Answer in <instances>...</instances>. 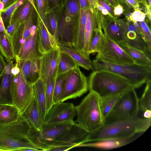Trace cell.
<instances>
[{
	"mask_svg": "<svg viewBox=\"0 0 151 151\" xmlns=\"http://www.w3.org/2000/svg\"><path fill=\"white\" fill-rule=\"evenodd\" d=\"M30 128L20 114L13 121L0 123V151H41L30 139Z\"/></svg>",
	"mask_w": 151,
	"mask_h": 151,
	"instance_id": "1",
	"label": "cell"
},
{
	"mask_svg": "<svg viewBox=\"0 0 151 151\" xmlns=\"http://www.w3.org/2000/svg\"><path fill=\"white\" fill-rule=\"evenodd\" d=\"M151 124V118L138 117L104 124L95 132L90 133L88 142L109 139L125 138L143 133Z\"/></svg>",
	"mask_w": 151,
	"mask_h": 151,
	"instance_id": "2",
	"label": "cell"
},
{
	"mask_svg": "<svg viewBox=\"0 0 151 151\" xmlns=\"http://www.w3.org/2000/svg\"><path fill=\"white\" fill-rule=\"evenodd\" d=\"M88 90L95 92L100 98L120 95L135 88L124 78L105 70L93 71L88 78Z\"/></svg>",
	"mask_w": 151,
	"mask_h": 151,
	"instance_id": "3",
	"label": "cell"
},
{
	"mask_svg": "<svg viewBox=\"0 0 151 151\" xmlns=\"http://www.w3.org/2000/svg\"><path fill=\"white\" fill-rule=\"evenodd\" d=\"M100 98L90 91L80 104L75 106L76 121L82 127L92 133L104 125L100 106Z\"/></svg>",
	"mask_w": 151,
	"mask_h": 151,
	"instance_id": "4",
	"label": "cell"
},
{
	"mask_svg": "<svg viewBox=\"0 0 151 151\" xmlns=\"http://www.w3.org/2000/svg\"><path fill=\"white\" fill-rule=\"evenodd\" d=\"M92 63L93 71L102 70L116 74L126 78L135 89L151 79V68L136 63L117 64L96 59Z\"/></svg>",
	"mask_w": 151,
	"mask_h": 151,
	"instance_id": "5",
	"label": "cell"
},
{
	"mask_svg": "<svg viewBox=\"0 0 151 151\" xmlns=\"http://www.w3.org/2000/svg\"><path fill=\"white\" fill-rule=\"evenodd\" d=\"M139 99L135 88L120 94L112 110L104 120V124L137 117Z\"/></svg>",
	"mask_w": 151,
	"mask_h": 151,
	"instance_id": "6",
	"label": "cell"
},
{
	"mask_svg": "<svg viewBox=\"0 0 151 151\" xmlns=\"http://www.w3.org/2000/svg\"><path fill=\"white\" fill-rule=\"evenodd\" d=\"M74 122L54 124L43 123L39 131L31 128L30 139L41 151H47L52 143L70 128Z\"/></svg>",
	"mask_w": 151,
	"mask_h": 151,
	"instance_id": "7",
	"label": "cell"
},
{
	"mask_svg": "<svg viewBox=\"0 0 151 151\" xmlns=\"http://www.w3.org/2000/svg\"><path fill=\"white\" fill-rule=\"evenodd\" d=\"M80 9L78 0H66L60 19L61 44L73 47V31Z\"/></svg>",
	"mask_w": 151,
	"mask_h": 151,
	"instance_id": "8",
	"label": "cell"
},
{
	"mask_svg": "<svg viewBox=\"0 0 151 151\" xmlns=\"http://www.w3.org/2000/svg\"><path fill=\"white\" fill-rule=\"evenodd\" d=\"M88 90V78L78 66L67 72L63 84L60 102L80 97Z\"/></svg>",
	"mask_w": 151,
	"mask_h": 151,
	"instance_id": "9",
	"label": "cell"
},
{
	"mask_svg": "<svg viewBox=\"0 0 151 151\" xmlns=\"http://www.w3.org/2000/svg\"><path fill=\"white\" fill-rule=\"evenodd\" d=\"M20 68L19 73L17 75H13L11 95L12 104L21 114L27 107L34 95L33 85L26 82Z\"/></svg>",
	"mask_w": 151,
	"mask_h": 151,
	"instance_id": "10",
	"label": "cell"
},
{
	"mask_svg": "<svg viewBox=\"0 0 151 151\" xmlns=\"http://www.w3.org/2000/svg\"><path fill=\"white\" fill-rule=\"evenodd\" d=\"M96 59L113 63L131 65L135 62L119 45L104 34Z\"/></svg>",
	"mask_w": 151,
	"mask_h": 151,
	"instance_id": "11",
	"label": "cell"
},
{
	"mask_svg": "<svg viewBox=\"0 0 151 151\" xmlns=\"http://www.w3.org/2000/svg\"><path fill=\"white\" fill-rule=\"evenodd\" d=\"M90 134L78 124L74 122L70 128L52 143L48 149L55 147H68L71 149L77 147L81 144L88 142Z\"/></svg>",
	"mask_w": 151,
	"mask_h": 151,
	"instance_id": "12",
	"label": "cell"
},
{
	"mask_svg": "<svg viewBox=\"0 0 151 151\" xmlns=\"http://www.w3.org/2000/svg\"><path fill=\"white\" fill-rule=\"evenodd\" d=\"M37 13L33 7L27 19L20 23L12 36V44L16 57L25 41L37 27Z\"/></svg>",
	"mask_w": 151,
	"mask_h": 151,
	"instance_id": "13",
	"label": "cell"
},
{
	"mask_svg": "<svg viewBox=\"0 0 151 151\" xmlns=\"http://www.w3.org/2000/svg\"><path fill=\"white\" fill-rule=\"evenodd\" d=\"M76 115L75 107L73 103L60 102L54 104L51 108L47 114L43 123L73 122Z\"/></svg>",
	"mask_w": 151,
	"mask_h": 151,
	"instance_id": "14",
	"label": "cell"
},
{
	"mask_svg": "<svg viewBox=\"0 0 151 151\" xmlns=\"http://www.w3.org/2000/svg\"><path fill=\"white\" fill-rule=\"evenodd\" d=\"M116 20L124 36V43L144 52L151 58V50L148 49L142 37L137 32L133 22L126 19Z\"/></svg>",
	"mask_w": 151,
	"mask_h": 151,
	"instance_id": "15",
	"label": "cell"
},
{
	"mask_svg": "<svg viewBox=\"0 0 151 151\" xmlns=\"http://www.w3.org/2000/svg\"><path fill=\"white\" fill-rule=\"evenodd\" d=\"M60 50L53 49L43 54L40 58V78L45 85L57 74Z\"/></svg>",
	"mask_w": 151,
	"mask_h": 151,
	"instance_id": "16",
	"label": "cell"
},
{
	"mask_svg": "<svg viewBox=\"0 0 151 151\" xmlns=\"http://www.w3.org/2000/svg\"><path fill=\"white\" fill-rule=\"evenodd\" d=\"M39 41L37 26L24 43L15 60L22 61L41 58L43 55L39 50Z\"/></svg>",
	"mask_w": 151,
	"mask_h": 151,
	"instance_id": "17",
	"label": "cell"
},
{
	"mask_svg": "<svg viewBox=\"0 0 151 151\" xmlns=\"http://www.w3.org/2000/svg\"><path fill=\"white\" fill-rule=\"evenodd\" d=\"M88 9H80L74 28L72 38L73 47L84 54L85 30Z\"/></svg>",
	"mask_w": 151,
	"mask_h": 151,
	"instance_id": "18",
	"label": "cell"
},
{
	"mask_svg": "<svg viewBox=\"0 0 151 151\" xmlns=\"http://www.w3.org/2000/svg\"><path fill=\"white\" fill-rule=\"evenodd\" d=\"M37 25L39 33V49L41 53L43 55L59 48L60 43L50 33L47 25L45 24L38 14Z\"/></svg>",
	"mask_w": 151,
	"mask_h": 151,
	"instance_id": "19",
	"label": "cell"
},
{
	"mask_svg": "<svg viewBox=\"0 0 151 151\" xmlns=\"http://www.w3.org/2000/svg\"><path fill=\"white\" fill-rule=\"evenodd\" d=\"M116 19L109 16L104 15L100 12L101 26L104 34L118 44L124 43V36Z\"/></svg>",
	"mask_w": 151,
	"mask_h": 151,
	"instance_id": "20",
	"label": "cell"
},
{
	"mask_svg": "<svg viewBox=\"0 0 151 151\" xmlns=\"http://www.w3.org/2000/svg\"><path fill=\"white\" fill-rule=\"evenodd\" d=\"M98 27L101 28L100 12L96 7L90 8L88 9L84 35V53L87 56H89L88 54V49L94 30Z\"/></svg>",
	"mask_w": 151,
	"mask_h": 151,
	"instance_id": "21",
	"label": "cell"
},
{
	"mask_svg": "<svg viewBox=\"0 0 151 151\" xmlns=\"http://www.w3.org/2000/svg\"><path fill=\"white\" fill-rule=\"evenodd\" d=\"M13 61L7 62L3 74L0 78V104H12L11 89L13 75L11 70Z\"/></svg>",
	"mask_w": 151,
	"mask_h": 151,
	"instance_id": "22",
	"label": "cell"
},
{
	"mask_svg": "<svg viewBox=\"0 0 151 151\" xmlns=\"http://www.w3.org/2000/svg\"><path fill=\"white\" fill-rule=\"evenodd\" d=\"M142 133H139L131 137L121 139H109L86 142L77 147H86L109 150L115 149L124 146L134 141Z\"/></svg>",
	"mask_w": 151,
	"mask_h": 151,
	"instance_id": "23",
	"label": "cell"
},
{
	"mask_svg": "<svg viewBox=\"0 0 151 151\" xmlns=\"http://www.w3.org/2000/svg\"><path fill=\"white\" fill-rule=\"evenodd\" d=\"M17 60L24 80L27 83L33 85L40 78V58L22 61Z\"/></svg>",
	"mask_w": 151,
	"mask_h": 151,
	"instance_id": "24",
	"label": "cell"
},
{
	"mask_svg": "<svg viewBox=\"0 0 151 151\" xmlns=\"http://www.w3.org/2000/svg\"><path fill=\"white\" fill-rule=\"evenodd\" d=\"M30 128L40 130L43 124L34 96L24 111L20 114Z\"/></svg>",
	"mask_w": 151,
	"mask_h": 151,
	"instance_id": "25",
	"label": "cell"
},
{
	"mask_svg": "<svg viewBox=\"0 0 151 151\" xmlns=\"http://www.w3.org/2000/svg\"><path fill=\"white\" fill-rule=\"evenodd\" d=\"M59 47L60 50L70 56L79 66L87 70H92L93 64L90 56L86 55L72 47L64 45L60 43Z\"/></svg>",
	"mask_w": 151,
	"mask_h": 151,
	"instance_id": "26",
	"label": "cell"
},
{
	"mask_svg": "<svg viewBox=\"0 0 151 151\" xmlns=\"http://www.w3.org/2000/svg\"><path fill=\"white\" fill-rule=\"evenodd\" d=\"M33 88L34 96L42 120L44 122L47 112L45 93V84L43 80L41 78L33 85Z\"/></svg>",
	"mask_w": 151,
	"mask_h": 151,
	"instance_id": "27",
	"label": "cell"
},
{
	"mask_svg": "<svg viewBox=\"0 0 151 151\" xmlns=\"http://www.w3.org/2000/svg\"><path fill=\"white\" fill-rule=\"evenodd\" d=\"M135 62V63L151 68L150 58L144 52L125 43L118 44Z\"/></svg>",
	"mask_w": 151,
	"mask_h": 151,
	"instance_id": "28",
	"label": "cell"
},
{
	"mask_svg": "<svg viewBox=\"0 0 151 151\" xmlns=\"http://www.w3.org/2000/svg\"><path fill=\"white\" fill-rule=\"evenodd\" d=\"M0 54L5 58L6 62L15 59L12 36L7 32H0Z\"/></svg>",
	"mask_w": 151,
	"mask_h": 151,
	"instance_id": "29",
	"label": "cell"
},
{
	"mask_svg": "<svg viewBox=\"0 0 151 151\" xmlns=\"http://www.w3.org/2000/svg\"><path fill=\"white\" fill-rule=\"evenodd\" d=\"M46 20L49 31L58 42L60 43L59 17L53 10L50 8L46 14Z\"/></svg>",
	"mask_w": 151,
	"mask_h": 151,
	"instance_id": "30",
	"label": "cell"
},
{
	"mask_svg": "<svg viewBox=\"0 0 151 151\" xmlns=\"http://www.w3.org/2000/svg\"><path fill=\"white\" fill-rule=\"evenodd\" d=\"M33 7L29 1L25 0L14 10L11 17L10 22H15L20 24L23 22L27 18Z\"/></svg>",
	"mask_w": 151,
	"mask_h": 151,
	"instance_id": "31",
	"label": "cell"
},
{
	"mask_svg": "<svg viewBox=\"0 0 151 151\" xmlns=\"http://www.w3.org/2000/svg\"><path fill=\"white\" fill-rule=\"evenodd\" d=\"M78 66L69 55L60 50L59 60L57 71V76L65 73Z\"/></svg>",
	"mask_w": 151,
	"mask_h": 151,
	"instance_id": "32",
	"label": "cell"
},
{
	"mask_svg": "<svg viewBox=\"0 0 151 151\" xmlns=\"http://www.w3.org/2000/svg\"><path fill=\"white\" fill-rule=\"evenodd\" d=\"M20 114L12 104H8L0 109V123H8L15 120Z\"/></svg>",
	"mask_w": 151,
	"mask_h": 151,
	"instance_id": "33",
	"label": "cell"
},
{
	"mask_svg": "<svg viewBox=\"0 0 151 151\" xmlns=\"http://www.w3.org/2000/svg\"><path fill=\"white\" fill-rule=\"evenodd\" d=\"M119 95H113L100 98L101 109L104 122L112 110Z\"/></svg>",
	"mask_w": 151,
	"mask_h": 151,
	"instance_id": "34",
	"label": "cell"
},
{
	"mask_svg": "<svg viewBox=\"0 0 151 151\" xmlns=\"http://www.w3.org/2000/svg\"><path fill=\"white\" fill-rule=\"evenodd\" d=\"M142 94L139 99V110L144 112L147 109L151 110V81L148 80Z\"/></svg>",
	"mask_w": 151,
	"mask_h": 151,
	"instance_id": "35",
	"label": "cell"
},
{
	"mask_svg": "<svg viewBox=\"0 0 151 151\" xmlns=\"http://www.w3.org/2000/svg\"><path fill=\"white\" fill-rule=\"evenodd\" d=\"M57 77V75L51 78L45 85V93L47 113L54 105L53 96L54 88Z\"/></svg>",
	"mask_w": 151,
	"mask_h": 151,
	"instance_id": "36",
	"label": "cell"
},
{
	"mask_svg": "<svg viewBox=\"0 0 151 151\" xmlns=\"http://www.w3.org/2000/svg\"><path fill=\"white\" fill-rule=\"evenodd\" d=\"M104 33L101 28L98 27L94 30V33L89 45L88 54L98 52Z\"/></svg>",
	"mask_w": 151,
	"mask_h": 151,
	"instance_id": "37",
	"label": "cell"
},
{
	"mask_svg": "<svg viewBox=\"0 0 151 151\" xmlns=\"http://www.w3.org/2000/svg\"><path fill=\"white\" fill-rule=\"evenodd\" d=\"M38 15L45 24H47L46 14L50 7L48 0H33Z\"/></svg>",
	"mask_w": 151,
	"mask_h": 151,
	"instance_id": "38",
	"label": "cell"
},
{
	"mask_svg": "<svg viewBox=\"0 0 151 151\" xmlns=\"http://www.w3.org/2000/svg\"><path fill=\"white\" fill-rule=\"evenodd\" d=\"M25 0H18L16 3L1 12V17L6 28L8 26L12 15L18 6L22 4Z\"/></svg>",
	"mask_w": 151,
	"mask_h": 151,
	"instance_id": "39",
	"label": "cell"
},
{
	"mask_svg": "<svg viewBox=\"0 0 151 151\" xmlns=\"http://www.w3.org/2000/svg\"><path fill=\"white\" fill-rule=\"evenodd\" d=\"M67 72L57 77L54 86L53 96L54 104L61 101L62 86Z\"/></svg>",
	"mask_w": 151,
	"mask_h": 151,
	"instance_id": "40",
	"label": "cell"
},
{
	"mask_svg": "<svg viewBox=\"0 0 151 151\" xmlns=\"http://www.w3.org/2000/svg\"><path fill=\"white\" fill-rule=\"evenodd\" d=\"M142 37L146 42L148 49L151 50V32L150 28L145 21L138 22Z\"/></svg>",
	"mask_w": 151,
	"mask_h": 151,
	"instance_id": "41",
	"label": "cell"
},
{
	"mask_svg": "<svg viewBox=\"0 0 151 151\" xmlns=\"http://www.w3.org/2000/svg\"><path fill=\"white\" fill-rule=\"evenodd\" d=\"M50 8L53 10L60 18L64 8L63 0H48Z\"/></svg>",
	"mask_w": 151,
	"mask_h": 151,
	"instance_id": "42",
	"label": "cell"
},
{
	"mask_svg": "<svg viewBox=\"0 0 151 151\" xmlns=\"http://www.w3.org/2000/svg\"><path fill=\"white\" fill-rule=\"evenodd\" d=\"M145 14L139 9H134L129 18V21L140 22L145 20Z\"/></svg>",
	"mask_w": 151,
	"mask_h": 151,
	"instance_id": "43",
	"label": "cell"
},
{
	"mask_svg": "<svg viewBox=\"0 0 151 151\" xmlns=\"http://www.w3.org/2000/svg\"><path fill=\"white\" fill-rule=\"evenodd\" d=\"M80 9L94 8L96 6V0H78Z\"/></svg>",
	"mask_w": 151,
	"mask_h": 151,
	"instance_id": "44",
	"label": "cell"
},
{
	"mask_svg": "<svg viewBox=\"0 0 151 151\" xmlns=\"http://www.w3.org/2000/svg\"><path fill=\"white\" fill-rule=\"evenodd\" d=\"M97 3L100 5L105 8L109 13L113 17L117 19L118 17L115 16L114 14V7L110 4L104 0H96Z\"/></svg>",
	"mask_w": 151,
	"mask_h": 151,
	"instance_id": "45",
	"label": "cell"
},
{
	"mask_svg": "<svg viewBox=\"0 0 151 151\" xmlns=\"http://www.w3.org/2000/svg\"><path fill=\"white\" fill-rule=\"evenodd\" d=\"M19 24L16 22H10L8 26L6 29L7 32L12 36Z\"/></svg>",
	"mask_w": 151,
	"mask_h": 151,
	"instance_id": "46",
	"label": "cell"
},
{
	"mask_svg": "<svg viewBox=\"0 0 151 151\" xmlns=\"http://www.w3.org/2000/svg\"><path fill=\"white\" fill-rule=\"evenodd\" d=\"M130 7L134 10L139 9V3L136 0H123Z\"/></svg>",
	"mask_w": 151,
	"mask_h": 151,
	"instance_id": "47",
	"label": "cell"
},
{
	"mask_svg": "<svg viewBox=\"0 0 151 151\" xmlns=\"http://www.w3.org/2000/svg\"><path fill=\"white\" fill-rule=\"evenodd\" d=\"M114 15L118 18L123 13V8L122 6L119 4L114 8Z\"/></svg>",
	"mask_w": 151,
	"mask_h": 151,
	"instance_id": "48",
	"label": "cell"
},
{
	"mask_svg": "<svg viewBox=\"0 0 151 151\" xmlns=\"http://www.w3.org/2000/svg\"><path fill=\"white\" fill-rule=\"evenodd\" d=\"M96 6L101 14L105 16H109L112 17L108 11L104 7L99 4L96 1Z\"/></svg>",
	"mask_w": 151,
	"mask_h": 151,
	"instance_id": "49",
	"label": "cell"
},
{
	"mask_svg": "<svg viewBox=\"0 0 151 151\" xmlns=\"http://www.w3.org/2000/svg\"><path fill=\"white\" fill-rule=\"evenodd\" d=\"M6 65L4 59L0 54V78L2 76Z\"/></svg>",
	"mask_w": 151,
	"mask_h": 151,
	"instance_id": "50",
	"label": "cell"
},
{
	"mask_svg": "<svg viewBox=\"0 0 151 151\" xmlns=\"http://www.w3.org/2000/svg\"><path fill=\"white\" fill-rule=\"evenodd\" d=\"M4 4V9H6L16 3L18 0H0Z\"/></svg>",
	"mask_w": 151,
	"mask_h": 151,
	"instance_id": "51",
	"label": "cell"
},
{
	"mask_svg": "<svg viewBox=\"0 0 151 151\" xmlns=\"http://www.w3.org/2000/svg\"><path fill=\"white\" fill-rule=\"evenodd\" d=\"M6 32L1 17L0 12V32Z\"/></svg>",
	"mask_w": 151,
	"mask_h": 151,
	"instance_id": "52",
	"label": "cell"
},
{
	"mask_svg": "<svg viewBox=\"0 0 151 151\" xmlns=\"http://www.w3.org/2000/svg\"><path fill=\"white\" fill-rule=\"evenodd\" d=\"M143 116L145 118H151V110L147 109L144 111Z\"/></svg>",
	"mask_w": 151,
	"mask_h": 151,
	"instance_id": "53",
	"label": "cell"
},
{
	"mask_svg": "<svg viewBox=\"0 0 151 151\" xmlns=\"http://www.w3.org/2000/svg\"><path fill=\"white\" fill-rule=\"evenodd\" d=\"M110 4L114 7L117 5L118 4L115 0H104Z\"/></svg>",
	"mask_w": 151,
	"mask_h": 151,
	"instance_id": "54",
	"label": "cell"
},
{
	"mask_svg": "<svg viewBox=\"0 0 151 151\" xmlns=\"http://www.w3.org/2000/svg\"><path fill=\"white\" fill-rule=\"evenodd\" d=\"M4 3L0 0V12L2 11L4 9Z\"/></svg>",
	"mask_w": 151,
	"mask_h": 151,
	"instance_id": "55",
	"label": "cell"
},
{
	"mask_svg": "<svg viewBox=\"0 0 151 151\" xmlns=\"http://www.w3.org/2000/svg\"><path fill=\"white\" fill-rule=\"evenodd\" d=\"M139 3H140L145 6L146 5V3L144 0H136Z\"/></svg>",
	"mask_w": 151,
	"mask_h": 151,
	"instance_id": "56",
	"label": "cell"
},
{
	"mask_svg": "<svg viewBox=\"0 0 151 151\" xmlns=\"http://www.w3.org/2000/svg\"><path fill=\"white\" fill-rule=\"evenodd\" d=\"M28 0L33 5V6H34V7L36 9L35 7V4H34V3L33 0Z\"/></svg>",
	"mask_w": 151,
	"mask_h": 151,
	"instance_id": "57",
	"label": "cell"
},
{
	"mask_svg": "<svg viewBox=\"0 0 151 151\" xmlns=\"http://www.w3.org/2000/svg\"><path fill=\"white\" fill-rule=\"evenodd\" d=\"M8 104H0V109L3 106H4L5 105Z\"/></svg>",
	"mask_w": 151,
	"mask_h": 151,
	"instance_id": "58",
	"label": "cell"
},
{
	"mask_svg": "<svg viewBox=\"0 0 151 151\" xmlns=\"http://www.w3.org/2000/svg\"><path fill=\"white\" fill-rule=\"evenodd\" d=\"M115 1L116 2V3L118 4H119V0H115Z\"/></svg>",
	"mask_w": 151,
	"mask_h": 151,
	"instance_id": "59",
	"label": "cell"
},
{
	"mask_svg": "<svg viewBox=\"0 0 151 151\" xmlns=\"http://www.w3.org/2000/svg\"><path fill=\"white\" fill-rule=\"evenodd\" d=\"M66 0H63L64 5V4H65V2H66Z\"/></svg>",
	"mask_w": 151,
	"mask_h": 151,
	"instance_id": "60",
	"label": "cell"
},
{
	"mask_svg": "<svg viewBox=\"0 0 151 151\" xmlns=\"http://www.w3.org/2000/svg\"></svg>",
	"mask_w": 151,
	"mask_h": 151,
	"instance_id": "61",
	"label": "cell"
}]
</instances>
